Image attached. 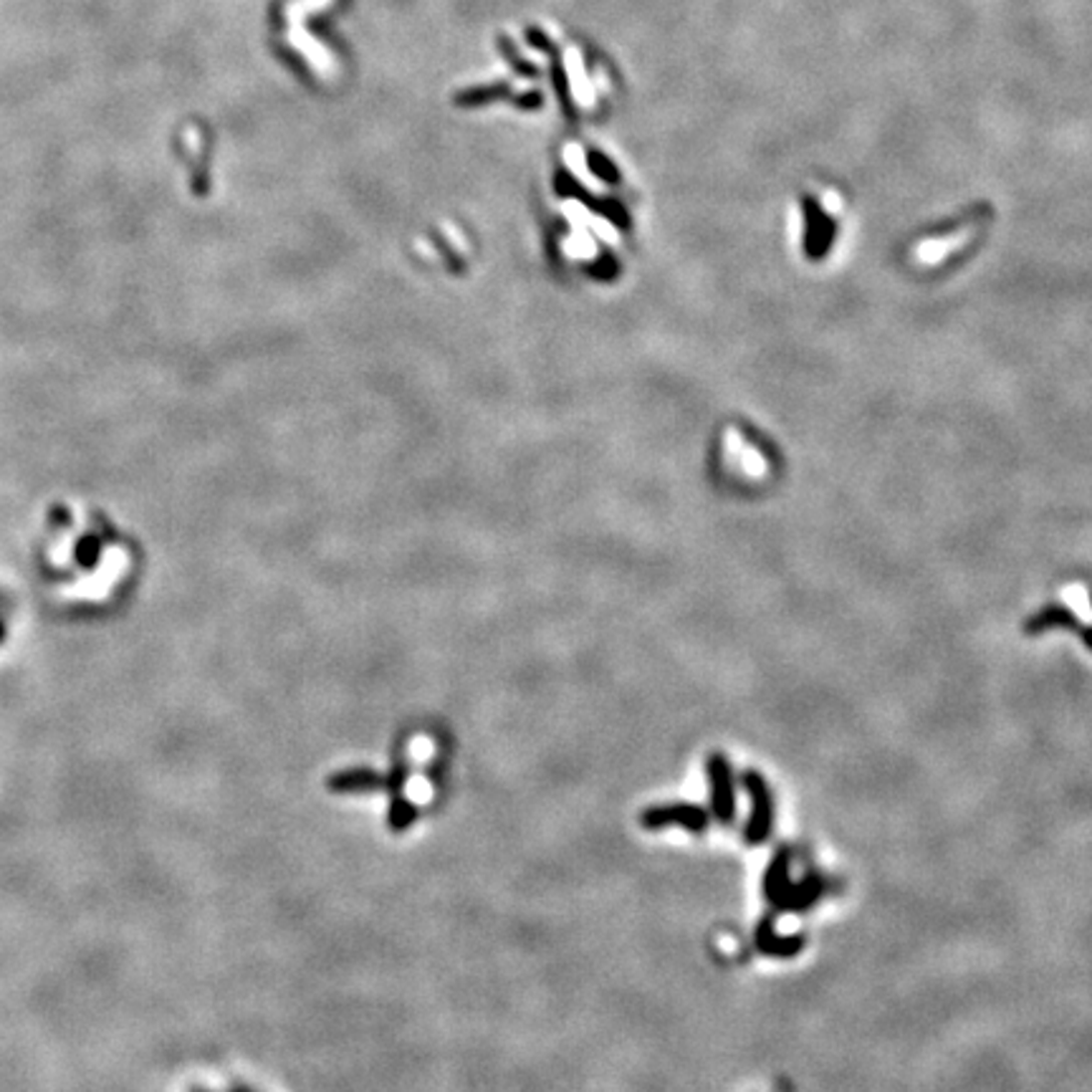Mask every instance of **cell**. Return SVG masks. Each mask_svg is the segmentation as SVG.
<instances>
[{"mask_svg":"<svg viewBox=\"0 0 1092 1092\" xmlns=\"http://www.w3.org/2000/svg\"><path fill=\"white\" fill-rule=\"evenodd\" d=\"M709 781H711V814L719 819L721 824L729 827L736 819V779H734V766H731L729 759L724 754H711L709 762Z\"/></svg>","mask_w":1092,"mask_h":1092,"instance_id":"cell-2","label":"cell"},{"mask_svg":"<svg viewBox=\"0 0 1092 1092\" xmlns=\"http://www.w3.org/2000/svg\"><path fill=\"white\" fill-rule=\"evenodd\" d=\"M334 0H289V6H286V18H289V23H302L304 18H309L312 13H319V11H325V8H329Z\"/></svg>","mask_w":1092,"mask_h":1092,"instance_id":"cell-9","label":"cell"},{"mask_svg":"<svg viewBox=\"0 0 1092 1092\" xmlns=\"http://www.w3.org/2000/svg\"><path fill=\"white\" fill-rule=\"evenodd\" d=\"M564 72L566 79H569V92L576 105L582 107V109H592L594 102H597V89H594L592 79L587 77L584 59L576 46H566L564 49Z\"/></svg>","mask_w":1092,"mask_h":1092,"instance_id":"cell-8","label":"cell"},{"mask_svg":"<svg viewBox=\"0 0 1092 1092\" xmlns=\"http://www.w3.org/2000/svg\"><path fill=\"white\" fill-rule=\"evenodd\" d=\"M791 860H794V852L791 847L781 845L776 847V852L771 855V860L766 862V870H764L762 890L764 901L771 908H776V903L784 898V893L791 885Z\"/></svg>","mask_w":1092,"mask_h":1092,"instance_id":"cell-7","label":"cell"},{"mask_svg":"<svg viewBox=\"0 0 1092 1092\" xmlns=\"http://www.w3.org/2000/svg\"><path fill=\"white\" fill-rule=\"evenodd\" d=\"M742 784L747 789L749 801H752V812H749L747 824H744L742 837L747 845L759 847L774 832V794H771V786H768V781L759 774L757 768H747L744 771Z\"/></svg>","mask_w":1092,"mask_h":1092,"instance_id":"cell-1","label":"cell"},{"mask_svg":"<svg viewBox=\"0 0 1092 1092\" xmlns=\"http://www.w3.org/2000/svg\"><path fill=\"white\" fill-rule=\"evenodd\" d=\"M286 41H289V46H292L294 51H299V54L307 59V64L319 74V77H331V74L336 72V61L334 56H331V51L327 49L322 41L314 39L302 23H292L289 34H286Z\"/></svg>","mask_w":1092,"mask_h":1092,"instance_id":"cell-6","label":"cell"},{"mask_svg":"<svg viewBox=\"0 0 1092 1092\" xmlns=\"http://www.w3.org/2000/svg\"><path fill=\"white\" fill-rule=\"evenodd\" d=\"M804 944H807V939H804L801 934L796 936L776 934L774 916H764L762 921L757 923V931H754V946H757L759 954L768 956V959H794V956H799L801 951H804Z\"/></svg>","mask_w":1092,"mask_h":1092,"instance_id":"cell-5","label":"cell"},{"mask_svg":"<svg viewBox=\"0 0 1092 1092\" xmlns=\"http://www.w3.org/2000/svg\"><path fill=\"white\" fill-rule=\"evenodd\" d=\"M711 814L701 804H670V807H655L645 812L642 824L650 829L668 827V824H681L683 829L693 834H703L709 829Z\"/></svg>","mask_w":1092,"mask_h":1092,"instance_id":"cell-4","label":"cell"},{"mask_svg":"<svg viewBox=\"0 0 1092 1092\" xmlns=\"http://www.w3.org/2000/svg\"><path fill=\"white\" fill-rule=\"evenodd\" d=\"M832 890V880L824 878L822 873H807L801 880H791L789 890L776 903V913H807L822 901L824 895Z\"/></svg>","mask_w":1092,"mask_h":1092,"instance_id":"cell-3","label":"cell"}]
</instances>
